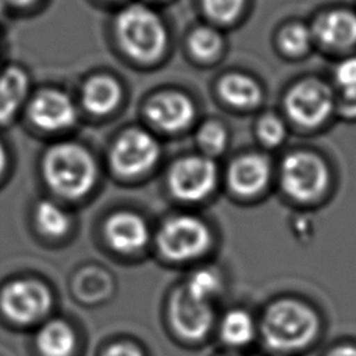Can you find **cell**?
<instances>
[{
  "instance_id": "4316f807",
  "label": "cell",
  "mask_w": 356,
  "mask_h": 356,
  "mask_svg": "<svg viewBox=\"0 0 356 356\" xmlns=\"http://www.w3.org/2000/svg\"><path fill=\"white\" fill-rule=\"evenodd\" d=\"M257 138L266 147H277L286 138V127L275 114H267L257 124Z\"/></svg>"
},
{
  "instance_id": "8992f818",
  "label": "cell",
  "mask_w": 356,
  "mask_h": 356,
  "mask_svg": "<svg viewBox=\"0 0 356 356\" xmlns=\"http://www.w3.org/2000/svg\"><path fill=\"white\" fill-rule=\"evenodd\" d=\"M334 110V96L327 83L318 79H303L295 83L285 96L288 117L303 128H316L327 121Z\"/></svg>"
},
{
  "instance_id": "5b68a950",
  "label": "cell",
  "mask_w": 356,
  "mask_h": 356,
  "mask_svg": "<svg viewBox=\"0 0 356 356\" xmlns=\"http://www.w3.org/2000/svg\"><path fill=\"white\" fill-rule=\"evenodd\" d=\"M160 253L172 261H189L202 256L211 242L210 229L197 217L181 214L168 218L157 234Z\"/></svg>"
},
{
  "instance_id": "1f68e13d",
  "label": "cell",
  "mask_w": 356,
  "mask_h": 356,
  "mask_svg": "<svg viewBox=\"0 0 356 356\" xmlns=\"http://www.w3.org/2000/svg\"><path fill=\"white\" fill-rule=\"evenodd\" d=\"M6 165H7V153L3 143L0 142V175L4 172Z\"/></svg>"
},
{
  "instance_id": "7402d4cb",
  "label": "cell",
  "mask_w": 356,
  "mask_h": 356,
  "mask_svg": "<svg viewBox=\"0 0 356 356\" xmlns=\"http://www.w3.org/2000/svg\"><path fill=\"white\" fill-rule=\"evenodd\" d=\"M188 44L196 58L209 61L220 54L224 40L217 29L211 26H199L189 35Z\"/></svg>"
},
{
  "instance_id": "83f0119b",
  "label": "cell",
  "mask_w": 356,
  "mask_h": 356,
  "mask_svg": "<svg viewBox=\"0 0 356 356\" xmlns=\"http://www.w3.org/2000/svg\"><path fill=\"white\" fill-rule=\"evenodd\" d=\"M334 76L342 97L356 99V56L342 60L337 65Z\"/></svg>"
},
{
  "instance_id": "9a60e30c",
  "label": "cell",
  "mask_w": 356,
  "mask_h": 356,
  "mask_svg": "<svg viewBox=\"0 0 356 356\" xmlns=\"http://www.w3.org/2000/svg\"><path fill=\"white\" fill-rule=\"evenodd\" d=\"M312 32L327 47H352L356 44V14L349 10L328 11L316 19Z\"/></svg>"
},
{
  "instance_id": "603a6c76",
  "label": "cell",
  "mask_w": 356,
  "mask_h": 356,
  "mask_svg": "<svg viewBox=\"0 0 356 356\" xmlns=\"http://www.w3.org/2000/svg\"><path fill=\"white\" fill-rule=\"evenodd\" d=\"M221 285V277L216 270L199 268L189 275L182 288L193 298L210 303L220 293Z\"/></svg>"
},
{
  "instance_id": "7c38bea8",
  "label": "cell",
  "mask_w": 356,
  "mask_h": 356,
  "mask_svg": "<svg viewBox=\"0 0 356 356\" xmlns=\"http://www.w3.org/2000/svg\"><path fill=\"white\" fill-rule=\"evenodd\" d=\"M29 117L35 125L47 131L71 127L76 120V110L70 96L61 90L49 89L38 93L29 106Z\"/></svg>"
},
{
  "instance_id": "484cf974",
  "label": "cell",
  "mask_w": 356,
  "mask_h": 356,
  "mask_svg": "<svg viewBox=\"0 0 356 356\" xmlns=\"http://www.w3.org/2000/svg\"><path fill=\"white\" fill-rule=\"evenodd\" d=\"M204 13L218 24L235 21L243 10L245 0H202Z\"/></svg>"
},
{
  "instance_id": "d6986e66",
  "label": "cell",
  "mask_w": 356,
  "mask_h": 356,
  "mask_svg": "<svg viewBox=\"0 0 356 356\" xmlns=\"http://www.w3.org/2000/svg\"><path fill=\"white\" fill-rule=\"evenodd\" d=\"M75 345L74 330L61 320L46 323L36 337V346L42 356H72Z\"/></svg>"
},
{
  "instance_id": "44dd1931",
  "label": "cell",
  "mask_w": 356,
  "mask_h": 356,
  "mask_svg": "<svg viewBox=\"0 0 356 356\" xmlns=\"http://www.w3.org/2000/svg\"><path fill=\"white\" fill-rule=\"evenodd\" d=\"M35 220L39 229L53 238H58L67 234L70 229V216L51 200H40L35 207Z\"/></svg>"
},
{
  "instance_id": "30bf717a",
  "label": "cell",
  "mask_w": 356,
  "mask_h": 356,
  "mask_svg": "<svg viewBox=\"0 0 356 356\" xmlns=\"http://www.w3.org/2000/svg\"><path fill=\"white\" fill-rule=\"evenodd\" d=\"M170 316L177 334L189 341L203 339L210 332L214 318L211 303L193 298L184 288L172 295Z\"/></svg>"
},
{
  "instance_id": "7a4b0ae2",
  "label": "cell",
  "mask_w": 356,
  "mask_h": 356,
  "mask_svg": "<svg viewBox=\"0 0 356 356\" xmlns=\"http://www.w3.org/2000/svg\"><path fill=\"white\" fill-rule=\"evenodd\" d=\"M43 178L49 188L67 199L85 196L96 184L97 168L90 153L71 142L51 146L42 163Z\"/></svg>"
},
{
  "instance_id": "8fae6325",
  "label": "cell",
  "mask_w": 356,
  "mask_h": 356,
  "mask_svg": "<svg viewBox=\"0 0 356 356\" xmlns=\"http://www.w3.org/2000/svg\"><path fill=\"white\" fill-rule=\"evenodd\" d=\"M146 114L154 127L165 132H178L193 122L196 107L185 93L165 90L154 95L149 100Z\"/></svg>"
},
{
  "instance_id": "2e32d148",
  "label": "cell",
  "mask_w": 356,
  "mask_h": 356,
  "mask_svg": "<svg viewBox=\"0 0 356 356\" xmlns=\"http://www.w3.org/2000/svg\"><path fill=\"white\" fill-rule=\"evenodd\" d=\"M29 88L25 70L11 65L0 72V124H8L22 106Z\"/></svg>"
},
{
  "instance_id": "836d02e7",
  "label": "cell",
  "mask_w": 356,
  "mask_h": 356,
  "mask_svg": "<svg viewBox=\"0 0 356 356\" xmlns=\"http://www.w3.org/2000/svg\"><path fill=\"white\" fill-rule=\"evenodd\" d=\"M221 356H249V355H245V353H239L238 350H234V352H228V353H224Z\"/></svg>"
},
{
  "instance_id": "d4e9b609",
  "label": "cell",
  "mask_w": 356,
  "mask_h": 356,
  "mask_svg": "<svg viewBox=\"0 0 356 356\" xmlns=\"http://www.w3.org/2000/svg\"><path fill=\"white\" fill-rule=\"evenodd\" d=\"M197 143L204 156L213 159L225 152L228 145V132L224 125L218 122H206L197 132Z\"/></svg>"
},
{
  "instance_id": "4fadbf2b",
  "label": "cell",
  "mask_w": 356,
  "mask_h": 356,
  "mask_svg": "<svg viewBox=\"0 0 356 356\" xmlns=\"http://www.w3.org/2000/svg\"><path fill=\"white\" fill-rule=\"evenodd\" d=\"M271 177L268 160L259 153H249L232 161L227 172L229 189L238 196H256L263 192Z\"/></svg>"
},
{
  "instance_id": "52a82bcc",
  "label": "cell",
  "mask_w": 356,
  "mask_h": 356,
  "mask_svg": "<svg viewBox=\"0 0 356 356\" xmlns=\"http://www.w3.org/2000/svg\"><path fill=\"white\" fill-rule=\"evenodd\" d=\"M218 168L209 156H188L172 164L168 185L175 197L184 202H200L217 186Z\"/></svg>"
},
{
  "instance_id": "9c48e42d",
  "label": "cell",
  "mask_w": 356,
  "mask_h": 356,
  "mask_svg": "<svg viewBox=\"0 0 356 356\" xmlns=\"http://www.w3.org/2000/svg\"><path fill=\"white\" fill-rule=\"evenodd\" d=\"M160 157V146L153 135L134 128L124 132L110 152L113 168L127 177L149 171Z\"/></svg>"
},
{
  "instance_id": "f1b7e54d",
  "label": "cell",
  "mask_w": 356,
  "mask_h": 356,
  "mask_svg": "<svg viewBox=\"0 0 356 356\" xmlns=\"http://www.w3.org/2000/svg\"><path fill=\"white\" fill-rule=\"evenodd\" d=\"M106 356H143L142 352L129 343H115L110 346L106 352Z\"/></svg>"
},
{
  "instance_id": "ba28073f",
  "label": "cell",
  "mask_w": 356,
  "mask_h": 356,
  "mask_svg": "<svg viewBox=\"0 0 356 356\" xmlns=\"http://www.w3.org/2000/svg\"><path fill=\"white\" fill-rule=\"evenodd\" d=\"M53 303L47 286L33 280H17L1 292L0 306L4 314L19 324H29L44 317Z\"/></svg>"
},
{
  "instance_id": "ffe728a7",
  "label": "cell",
  "mask_w": 356,
  "mask_h": 356,
  "mask_svg": "<svg viewBox=\"0 0 356 356\" xmlns=\"http://www.w3.org/2000/svg\"><path fill=\"white\" fill-rule=\"evenodd\" d=\"M221 341L232 350H239L256 337V324L253 317L243 309L227 312L220 323Z\"/></svg>"
},
{
  "instance_id": "3957f363",
  "label": "cell",
  "mask_w": 356,
  "mask_h": 356,
  "mask_svg": "<svg viewBox=\"0 0 356 356\" xmlns=\"http://www.w3.org/2000/svg\"><path fill=\"white\" fill-rule=\"evenodd\" d=\"M114 32L127 56L145 63L157 60L168 42L161 17L142 3L129 4L117 13Z\"/></svg>"
},
{
  "instance_id": "d6a6232c",
  "label": "cell",
  "mask_w": 356,
  "mask_h": 356,
  "mask_svg": "<svg viewBox=\"0 0 356 356\" xmlns=\"http://www.w3.org/2000/svg\"><path fill=\"white\" fill-rule=\"evenodd\" d=\"M6 1H8V3H10V4H13V6L26 7V6H31V4L36 3L38 0H6Z\"/></svg>"
},
{
  "instance_id": "ac0fdd59",
  "label": "cell",
  "mask_w": 356,
  "mask_h": 356,
  "mask_svg": "<svg viewBox=\"0 0 356 356\" xmlns=\"http://www.w3.org/2000/svg\"><path fill=\"white\" fill-rule=\"evenodd\" d=\"M218 93L225 103L239 108L256 107L263 99L260 85L241 72L224 75L218 82Z\"/></svg>"
},
{
  "instance_id": "4dcf8cb0",
  "label": "cell",
  "mask_w": 356,
  "mask_h": 356,
  "mask_svg": "<svg viewBox=\"0 0 356 356\" xmlns=\"http://www.w3.org/2000/svg\"><path fill=\"white\" fill-rule=\"evenodd\" d=\"M327 356H356L355 345H339L328 352Z\"/></svg>"
},
{
  "instance_id": "5bb4252c",
  "label": "cell",
  "mask_w": 356,
  "mask_h": 356,
  "mask_svg": "<svg viewBox=\"0 0 356 356\" xmlns=\"http://www.w3.org/2000/svg\"><path fill=\"white\" fill-rule=\"evenodd\" d=\"M104 234L108 245L122 253L140 250L150 239V232L145 220L129 211L113 214L106 222Z\"/></svg>"
},
{
  "instance_id": "f546056e",
  "label": "cell",
  "mask_w": 356,
  "mask_h": 356,
  "mask_svg": "<svg viewBox=\"0 0 356 356\" xmlns=\"http://www.w3.org/2000/svg\"><path fill=\"white\" fill-rule=\"evenodd\" d=\"M339 111L342 117L349 120H356V99L355 97H342L339 103Z\"/></svg>"
},
{
  "instance_id": "277c9868",
  "label": "cell",
  "mask_w": 356,
  "mask_h": 356,
  "mask_svg": "<svg viewBox=\"0 0 356 356\" xmlns=\"http://www.w3.org/2000/svg\"><path fill=\"white\" fill-rule=\"evenodd\" d=\"M280 185L292 200L310 203L327 191L330 170L324 160L314 153L292 152L281 161Z\"/></svg>"
},
{
  "instance_id": "e0dca14e",
  "label": "cell",
  "mask_w": 356,
  "mask_h": 356,
  "mask_svg": "<svg viewBox=\"0 0 356 356\" xmlns=\"http://www.w3.org/2000/svg\"><path fill=\"white\" fill-rule=\"evenodd\" d=\"M121 86L107 75H96L83 85L82 104L95 115H106L111 113L120 103Z\"/></svg>"
},
{
  "instance_id": "6da1fadb",
  "label": "cell",
  "mask_w": 356,
  "mask_h": 356,
  "mask_svg": "<svg viewBox=\"0 0 356 356\" xmlns=\"http://www.w3.org/2000/svg\"><path fill=\"white\" fill-rule=\"evenodd\" d=\"M320 332L317 313L303 302L282 299L270 305L260 324L263 343L286 356L309 348Z\"/></svg>"
},
{
  "instance_id": "cb8c5ba5",
  "label": "cell",
  "mask_w": 356,
  "mask_h": 356,
  "mask_svg": "<svg viewBox=\"0 0 356 356\" xmlns=\"http://www.w3.org/2000/svg\"><path fill=\"white\" fill-rule=\"evenodd\" d=\"M313 39V32L302 22H293L286 25L280 35V44L289 56L303 54Z\"/></svg>"
},
{
  "instance_id": "e575fe53",
  "label": "cell",
  "mask_w": 356,
  "mask_h": 356,
  "mask_svg": "<svg viewBox=\"0 0 356 356\" xmlns=\"http://www.w3.org/2000/svg\"><path fill=\"white\" fill-rule=\"evenodd\" d=\"M3 8H4V6H3V1L0 0V17L3 15Z\"/></svg>"
}]
</instances>
